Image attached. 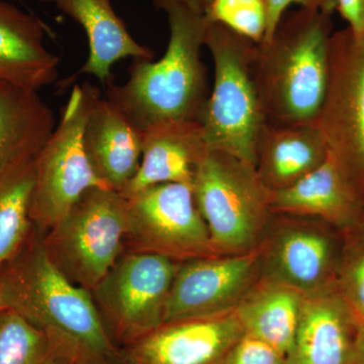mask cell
<instances>
[{
	"label": "cell",
	"mask_w": 364,
	"mask_h": 364,
	"mask_svg": "<svg viewBox=\"0 0 364 364\" xmlns=\"http://www.w3.org/2000/svg\"><path fill=\"white\" fill-rule=\"evenodd\" d=\"M166 14L169 42L158 61L135 59L128 80L109 85L107 100L140 130L171 121H200L208 95L200 58L208 21L179 0H154Z\"/></svg>",
	"instance_id": "obj_1"
},
{
	"label": "cell",
	"mask_w": 364,
	"mask_h": 364,
	"mask_svg": "<svg viewBox=\"0 0 364 364\" xmlns=\"http://www.w3.org/2000/svg\"><path fill=\"white\" fill-rule=\"evenodd\" d=\"M41 233L33 225L21 248L0 267L4 308L63 339L82 364L116 355L95 301L53 262Z\"/></svg>",
	"instance_id": "obj_2"
},
{
	"label": "cell",
	"mask_w": 364,
	"mask_h": 364,
	"mask_svg": "<svg viewBox=\"0 0 364 364\" xmlns=\"http://www.w3.org/2000/svg\"><path fill=\"white\" fill-rule=\"evenodd\" d=\"M331 16L306 9L284 14L272 39L258 45L268 123L317 124L329 83Z\"/></svg>",
	"instance_id": "obj_3"
},
{
	"label": "cell",
	"mask_w": 364,
	"mask_h": 364,
	"mask_svg": "<svg viewBox=\"0 0 364 364\" xmlns=\"http://www.w3.org/2000/svg\"><path fill=\"white\" fill-rule=\"evenodd\" d=\"M205 46L215 67L214 85L198 121L208 149L256 167L258 142L267 124L258 85V44L208 23Z\"/></svg>",
	"instance_id": "obj_4"
},
{
	"label": "cell",
	"mask_w": 364,
	"mask_h": 364,
	"mask_svg": "<svg viewBox=\"0 0 364 364\" xmlns=\"http://www.w3.org/2000/svg\"><path fill=\"white\" fill-rule=\"evenodd\" d=\"M196 207L218 255L258 250L272 219L270 191L256 167L220 151H208L193 183Z\"/></svg>",
	"instance_id": "obj_5"
},
{
	"label": "cell",
	"mask_w": 364,
	"mask_h": 364,
	"mask_svg": "<svg viewBox=\"0 0 364 364\" xmlns=\"http://www.w3.org/2000/svg\"><path fill=\"white\" fill-rule=\"evenodd\" d=\"M98 92L90 83L74 86L59 123L36 158L30 215L42 233L59 224L88 189L107 188L83 146L86 117Z\"/></svg>",
	"instance_id": "obj_6"
},
{
	"label": "cell",
	"mask_w": 364,
	"mask_h": 364,
	"mask_svg": "<svg viewBox=\"0 0 364 364\" xmlns=\"http://www.w3.org/2000/svg\"><path fill=\"white\" fill-rule=\"evenodd\" d=\"M127 233L126 198L111 188H93L48 232L44 243L56 267L90 291L119 259Z\"/></svg>",
	"instance_id": "obj_7"
},
{
	"label": "cell",
	"mask_w": 364,
	"mask_h": 364,
	"mask_svg": "<svg viewBox=\"0 0 364 364\" xmlns=\"http://www.w3.org/2000/svg\"><path fill=\"white\" fill-rule=\"evenodd\" d=\"M333 158L363 198L364 191V36L333 33L330 74L317 122Z\"/></svg>",
	"instance_id": "obj_8"
},
{
	"label": "cell",
	"mask_w": 364,
	"mask_h": 364,
	"mask_svg": "<svg viewBox=\"0 0 364 364\" xmlns=\"http://www.w3.org/2000/svg\"><path fill=\"white\" fill-rule=\"evenodd\" d=\"M126 200L127 239L136 252L157 254L176 262L218 255L191 186L156 184Z\"/></svg>",
	"instance_id": "obj_9"
},
{
	"label": "cell",
	"mask_w": 364,
	"mask_h": 364,
	"mask_svg": "<svg viewBox=\"0 0 364 364\" xmlns=\"http://www.w3.org/2000/svg\"><path fill=\"white\" fill-rule=\"evenodd\" d=\"M178 267L164 256L136 251L117 261L95 289L109 336L112 332L128 345L164 324L167 299Z\"/></svg>",
	"instance_id": "obj_10"
},
{
	"label": "cell",
	"mask_w": 364,
	"mask_h": 364,
	"mask_svg": "<svg viewBox=\"0 0 364 364\" xmlns=\"http://www.w3.org/2000/svg\"><path fill=\"white\" fill-rule=\"evenodd\" d=\"M312 218L273 214L260 246L261 277L277 280L304 296L334 286L342 244Z\"/></svg>",
	"instance_id": "obj_11"
},
{
	"label": "cell",
	"mask_w": 364,
	"mask_h": 364,
	"mask_svg": "<svg viewBox=\"0 0 364 364\" xmlns=\"http://www.w3.org/2000/svg\"><path fill=\"white\" fill-rule=\"evenodd\" d=\"M261 275L260 248L182 262L170 289L164 324L233 312Z\"/></svg>",
	"instance_id": "obj_12"
},
{
	"label": "cell",
	"mask_w": 364,
	"mask_h": 364,
	"mask_svg": "<svg viewBox=\"0 0 364 364\" xmlns=\"http://www.w3.org/2000/svg\"><path fill=\"white\" fill-rule=\"evenodd\" d=\"M245 335L235 311L217 317L166 323L126 345V364H223Z\"/></svg>",
	"instance_id": "obj_13"
},
{
	"label": "cell",
	"mask_w": 364,
	"mask_h": 364,
	"mask_svg": "<svg viewBox=\"0 0 364 364\" xmlns=\"http://www.w3.org/2000/svg\"><path fill=\"white\" fill-rule=\"evenodd\" d=\"M358 327L335 284L306 296L284 364H354Z\"/></svg>",
	"instance_id": "obj_14"
},
{
	"label": "cell",
	"mask_w": 364,
	"mask_h": 364,
	"mask_svg": "<svg viewBox=\"0 0 364 364\" xmlns=\"http://www.w3.org/2000/svg\"><path fill=\"white\" fill-rule=\"evenodd\" d=\"M208 152L200 122L154 124L143 131L140 166L119 195L132 198L161 183H182L193 188L196 170Z\"/></svg>",
	"instance_id": "obj_15"
},
{
	"label": "cell",
	"mask_w": 364,
	"mask_h": 364,
	"mask_svg": "<svg viewBox=\"0 0 364 364\" xmlns=\"http://www.w3.org/2000/svg\"><path fill=\"white\" fill-rule=\"evenodd\" d=\"M143 131L98 92L91 102L83 146L95 174L121 193L136 176L142 158Z\"/></svg>",
	"instance_id": "obj_16"
},
{
	"label": "cell",
	"mask_w": 364,
	"mask_h": 364,
	"mask_svg": "<svg viewBox=\"0 0 364 364\" xmlns=\"http://www.w3.org/2000/svg\"><path fill=\"white\" fill-rule=\"evenodd\" d=\"M361 195L330 154L289 188L270 193L272 214L321 220L345 230L361 222Z\"/></svg>",
	"instance_id": "obj_17"
},
{
	"label": "cell",
	"mask_w": 364,
	"mask_h": 364,
	"mask_svg": "<svg viewBox=\"0 0 364 364\" xmlns=\"http://www.w3.org/2000/svg\"><path fill=\"white\" fill-rule=\"evenodd\" d=\"M329 155L318 124H265L256 154V171L270 191L289 188L318 168Z\"/></svg>",
	"instance_id": "obj_18"
},
{
	"label": "cell",
	"mask_w": 364,
	"mask_h": 364,
	"mask_svg": "<svg viewBox=\"0 0 364 364\" xmlns=\"http://www.w3.org/2000/svg\"><path fill=\"white\" fill-rule=\"evenodd\" d=\"M44 23L0 0V80L39 91L58 77L59 58L45 46Z\"/></svg>",
	"instance_id": "obj_19"
},
{
	"label": "cell",
	"mask_w": 364,
	"mask_h": 364,
	"mask_svg": "<svg viewBox=\"0 0 364 364\" xmlns=\"http://www.w3.org/2000/svg\"><path fill=\"white\" fill-rule=\"evenodd\" d=\"M51 2L85 28L90 54L81 73L91 74L102 82L109 81L112 67L119 60L133 57L152 60L154 53L130 35L109 0H41Z\"/></svg>",
	"instance_id": "obj_20"
},
{
	"label": "cell",
	"mask_w": 364,
	"mask_h": 364,
	"mask_svg": "<svg viewBox=\"0 0 364 364\" xmlns=\"http://www.w3.org/2000/svg\"><path fill=\"white\" fill-rule=\"evenodd\" d=\"M305 296L287 284L261 277L235 313L246 335L269 344L286 358L296 336Z\"/></svg>",
	"instance_id": "obj_21"
},
{
	"label": "cell",
	"mask_w": 364,
	"mask_h": 364,
	"mask_svg": "<svg viewBox=\"0 0 364 364\" xmlns=\"http://www.w3.org/2000/svg\"><path fill=\"white\" fill-rule=\"evenodd\" d=\"M56 126L37 90L0 80V168L20 157L37 156Z\"/></svg>",
	"instance_id": "obj_22"
},
{
	"label": "cell",
	"mask_w": 364,
	"mask_h": 364,
	"mask_svg": "<svg viewBox=\"0 0 364 364\" xmlns=\"http://www.w3.org/2000/svg\"><path fill=\"white\" fill-rule=\"evenodd\" d=\"M37 156L20 157L0 168V267L21 248L32 229L31 198Z\"/></svg>",
	"instance_id": "obj_23"
},
{
	"label": "cell",
	"mask_w": 364,
	"mask_h": 364,
	"mask_svg": "<svg viewBox=\"0 0 364 364\" xmlns=\"http://www.w3.org/2000/svg\"><path fill=\"white\" fill-rule=\"evenodd\" d=\"M78 352L57 335L11 310L0 313V364H82Z\"/></svg>",
	"instance_id": "obj_24"
},
{
	"label": "cell",
	"mask_w": 364,
	"mask_h": 364,
	"mask_svg": "<svg viewBox=\"0 0 364 364\" xmlns=\"http://www.w3.org/2000/svg\"><path fill=\"white\" fill-rule=\"evenodd\" d=\"M335 287L358 323L364 322V223L345 230Z\"/></svg>",
	"instance_id": "obj_25"
},
{
	"label": "cell",
	"mask_w": 364,
	"mask_h": 364,
	"mask_svg": "<svg viewBox=\"0 0 364 364\" xmlns=\"http://www.w3.org/2000/svg\"><path fill=\"white\" fill-rule=\"evenodd\" d=\"M205 16L208 23L226 26L259 45L267 30V0H210Z\"/></svg>",
	"instance_id": "obj_26"
},
{
	"label": "cell",
	"mask_w": 364,
	"mask_h": 364,
	"mask_svg": "<svg viewBox=\"0 0 364 364\" xmlns=\"http://www.w3.org/2000/svg\"><path fill=\"white\" fill-rule=\"evenodd\" d=\"M284 354L245 334L232 347L223 364H284Z\"/></svg>",
	"instance_id": "obj_27"
},
{
	"label": "cell",
	"mask_w": 364,
	"mask_h": 364,
	"mask_svg": "<svg viewBox=\"0 0 364 364\" xmlns=\"http://www.w3.org/2000/svg\"><path fill=\"white\" fill-rule=\"evenodd\" d=\"M291 6H299V9H312L322 13L333 14L336 11L335 0H267V23L262 43L272 39L273 33L279 26L280 21Z\"/></svg>",
	"instance_id": "obj_28"
},
{
	"label": "cell",
	"mask_w": 364,
	"mask_h": 364,
	"mask_svg": "<svg viewBox=\"0 0 364 364\" xmlns=\"http://www.w3.org/2000/svg\"><path fill=\"white\" fill-rule=\"evenodd\" d=\"M336 11L356 36H364V0H335Z\"/></svg>",
	"instance_id": "obj_29"
},
{
	"label": "cell",
	"mask_w": 364,
	"mask_h": 364,
	"mask_svg": "<svg viewBox=\"0 0 364 364\" xmlns=\"http://www.w3.org/2000/svg\"><path fill=\"white\" fill-rule=\"evenodd\" d=\"M354 364H364V322L358 323L354 344Z\"/></svg>",
	"instance_id": "obj_30"
},
{
	"label": "cell",
	"mask_w": 364,
	"mask_h": 364,
	"mask_svg": "<svg viewBox=\"0 0 364 364\" xmlns=\"http://www.w3.org/2000/svg\"><path fill=\"white\" fill-rule=\"evenodd\" d=\"M179 1L191 7L193 11L205 14L210 0H179Z\"/></svg>",
	"instance_id": "obj_31"
},
{
	"label": "cell",
	"mask_w": 364,
	"mask_h": 364,
	"mask_svg": "<svg viewBox=\"0 0 364 364\" xmlns=\"http://www.w3.org/2000/svg\"><path fill=\"white\" fill-rule=\"evenodd\" d=\"M85 364H126L124 363L123 358H122L121 354L117 353L112 358L100 359V360L91 361Z\"/></svg>",
	"instance_id": "obj_32"
},
{
	"label": "cell",
	"mask_w": 364,
	"mask_h": 364,
	"mask_svg": "<svg viewBox=\"0 0 364 364\" xmlns=\"http://www.w3.org/2000/svg\"><path fill=\"white\" fill-rule=\"evenodd\" d=\"M361 203H363V208H361V222L364 223V191L363 198H361Z\"/></svg>",
	"instance_id": "obj_33"
},
{
	"label": "cell",
	"mask_w": 364,
	"mask_h": 364,
	"mask_svg": "<svg viewBox=\"0 0 364 364\" xmlns=\"http://www.w3.org/2000/svg\"><path fill=\"white\" fill-rule=\"evenodd\" d=\"M4 310H6V308H4V301H2L1 291H0V313Z\"/></svg>",
	"instance_id": "obj_34"
}]
</instances>
